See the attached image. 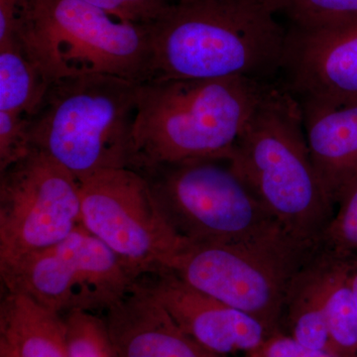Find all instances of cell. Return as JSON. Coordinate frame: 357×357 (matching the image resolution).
I'll use <instances>...</instances> for the list:
<instances>
[{
  "instance_id": "52a82bcc",
  "label": "cell",
  "mask_w": 357,
  "mask_h": 357,
  "mask_svg": "<svg viewBox=\"0 0 357 357\" xmlns=\"http://www.w3.org/2000/svg\"><path fill=\"white\" fill-rule=\"evenodd\" d=\"M317 249L283 230L243 243L190 244L170 271L273 335L294 277Z\"/></svg>"
},
{
  "instance_id": "8992f818",
  "label": "cell",
  "mask_w": 357,
  "mask_h": 357,
  "mask_svg": "<svg viewBox=\"0 0 357 357\" xmlns=\"http://www.w3.org/2000/svg\"><path fill=\"white\" fill-rule=\"evenodd\" d=\"M139 173L171 227L191 244L243 243L285 231L227 160H185Z\"/></svg>"
},
{
  "instance_id": "3957f363",
  "label": "cell",
  "mask_w": 357,
  "mask_h": 357,
  "mask_svg": "<svg viewBox=\"0 0 357 357\" xmlns=\"http://www.w3.org/2000/svg\"><path fill=\"white\" fill-rule=\"evenodd\" d=\"M227 161L282 229L319 246L335 204L312 161L300 102L278 83L256 107Z\"/></svg>"
},
{
  "instance_id": "7402d4cb",
  "label": "cell",
  "mask_w": 357,
  "mask_h": 357,
  "mask_svg": "<svg viewBox=\"0 0 357 357\" xmlns=\"http://www.w3.org/2000/svg\"><path fill=\"white\" fill-rule=\"evenodd\" d=\"M102 9L112 17L133 23L151 25L166 13L176 0H82Z\"/></svg>"
},
{
  "instance_id": "ffe728a7",
  "label": "cell",
  "mask_w": 357,
  "mask_h": 357,
  "mask_svg": "<svg viewBox=\"0 0 357 357\" xmlns=\"http://www.w3.org/2000/svg\"><path fill=\"white\" fill-rule=\"evenodd\" d=\"M275 15L287 18L289 25L325 24L357 15V0H265Z\"/></svg>"
},
{
  "instance_id": "9c48e42d",
  "label": "cell",
  "mask_w": 357,
  "mask_h": 357,
  "mask_svg": "<svg viewBox=\"0 0 357 357\" xmlns=\"http://www.w3.org/2000/svg\"><path fill=\"white\" fill-rule=\"evenodd\" d=\"M77 182L84 227L143 276L170 270L191 244L171 227L137 171L109 169Z\"/></svg>"
},
{
  "instance_id": "277c9868",
  "label": "cell",
  "mask_w": 357,
  "mask_h": 357,
  "mask_svg": "<svg viewBox=\"0 0 357 357\" xmlns=\"http://www.w3.org/2000/svg\"><path fill=\"white\" fill-rule=\"evenodd\" d=\"M140 84L105 75L54 82L38 112L28 117L32 149L77 181L109 169H132Z\"/></svg>"
},
{
  "instance_id": "603a6c76",
  "label": "cell",
  "mask_w": 357,
  "mask_h": 357,
  "mask_svg": "<svg viewBox=\"0 0 357 357\" xmlns=\"http://www.w3.org/2000/svg\"><path fill=\"white\" fill-rule=\"evenodd\" d=\"M28 134V117L0 112V172L32 151Z\"/></svg>"
},
{
  "instance_id": "9a60e30c",
  "label": "cell",
  "mask_w": 357,
  "mask_h": 357,
  "mask_svg": "<svg viewBox=\"0 0 357 357\" xmlns=\"http://www.w3.org/2000/svg\"><path fill=\"white\" fill-rule=\"evenodd\" d=\"M333 263L335 256L317 249L294 277L283 311L290 337L296 342L309 349L332 352L326 303Z\"/></svg>"
},
{
  "instance_id": "30bf717a",
  "label": "cell",
  "mask_w": 357,
  "mask_h": 357,
  "mask_svg": "<svg viewBox=\"0 0 357 357\" xmlns=\"http://www.w3.org/2000/svg\"><path fill=\"white\" fill-rule=\"evenodd\" d=\"M82 223L79 182L43 152L0 172V269L63 241Z\"/></svg>"
},
{
  "instance_id": "2e32d148",
  "label": "cell",
  "mask_w": 357,
  "mask_h": 357,
  "mask_svg": "<svg viewBox=\"0 0 357 357\" xmlns=\"http://www.w3.org/2000/svg\"><path fill=\"white\" fill-rule=\"evenodd\" d=\"M0 347L13 357H69L64 317L16 293L0 304Z\"/></svg>"
},
{
  "instance_id": "d4e9b609",
  "label": "cell",
  "mask_w": 357,
  "mask_h": 357,
  "mask_svg": "<svg viewBox=\"0 0 357 357\" xmlns=\"http://www.w3.org/2000/svg\"><path fill=\"white\" fill-rule=\"evenodd\" d=\"M347 271H349V285H351L352 295L357 309V255L347 258Z\"/></svg>"
},
{
  "instance_id": "4fadbf2b",
  "label": "cell",
  "mask_w": 357,
  "mask_h": 357,
  "mask_svg": "<svg viewBox=\"0 0 357 357\" xmlns=\"http://www.w3.org/2000/svg\"><path fill=\"white\" fill-rule=\"evenodd\" d=\"M102 318L121 357H227L185 333L140 280Z\"/></svg>"
},
{
  "instance_id": "ba28073f",
  "label": "cell",
  "mask_w": 357,
  "mask_h": 357,
  "mask_svg": "<svg viewBox=\"0 0 357 357\" xmlns=\"http://www.w3.org/2000/svg\"><path fill=\"white\" fill-rule=\"evenodd\" d=\"M6 292L21 294L65 317L105 312L142 278L83 225L54 244L0 269Z\"/></svg>"
},
{
  "instance_id": "6da1fadb",
  "label": "cell",
  "mask_w": 357,
  "mask_h": 357,
  "mask_svg": "<svg viewBox=\"0 0 357 357\" xmlns=\"http://www.w3.org/2000/svg\"><path fill=\"white\" fill-rule=\"evenodd\" d=\"M276 16L265 0H176L149 25L153 79L276 83L287 37Z\"/></svg>"
},
{
  "instance_id": "e0dca14e",
  "label": "cell",
  "mask_w": 357,
  "mask_h": 357,
  "mask_svg": "<svg viewBox=\"0 0 357 357\" xmlns=\"http://www.w3.org/2000/svg\"><path fill=\"white\" fill-rule=\"evenodd\" d=\"M50 86L17 40L0 44V112L33 116Z\"/></svg>"
},
{
  "instance_id": "7c38bea8",
  "label": "cell",
  "mask_w": 357,
  "mask_h": 357,
  "mask_svg": "<svg viewBox=\"0 0 357 357\" xmlns=\"http://www.w3.org/2000/svg\"><path fill=\"white\" fill-rule=\"evenodd\" d=\"M140 282L185 333L215 354H252L271 335L258 319L192 288L170 270L145 275Z\"/></svg>"
},
{
  "instance_id": "5bb4252c",
  "label": "cell",
  "mask_w": 357,
  "mask_h": 357,
  "mask_svg": "<svg viewBox=\"0 0 357 357\" xmlns=\"http://www.w3.org/2000/svg\"><path fill=\"white\" fill-rule=\"evenodd\" d=\"M312 161L333 203L357 178V103H300Z\"/></svg>"
},
{
  "instance_id": "8fae6325",
  "label": "cell",
  "mask_w": 357,
  "mask_h": 357,
  "mask_svg": "<svg viewBox=\"0 0 357 357\" xmlns=\"http://www.w3.org/2000/svg\"><path fill=\"white\" fill-rule=\"evenodd\" d=\"M279 76L300 103H357V15L289 25Z\"/></svg>"
},
{
  "instance_id": "44dd1931",
  "label": "cell",
  "mask_w": 357,
  "mask_h": 357,
  "mask_svg": "<svg viewBox=\"0 0 357 357\" xmlns=\"http://www.w3.org/2000/svg\"><path fill=\"white\" fill-rule=\"evenodd\" d=\"M319 246L340 258L357 255V178L347 190Z\"/></svg>"
},
{
  "instance_id": "7a4b0ae2",
  "label": "cell",
  "mask_w": 357,
  "mask_h": 357,
  "mask_svg": "<svg viewBox=\"0 0 357 357\" xmlns=\"http://www.w3.org/2000/svg\"><path fill=\"white\" fill-rule=\"evenodd\" d=\"M275 84L243 77L141 83L132 170L192 159L229 160L244 126Z\"/></svg>"
},
{
  "instance_id": "cb8c5ba5",
  "label": "cell",
  "mask_w": 357,
  "mask_h": 357,
  "mask_svg": "<svg viewBox=\"0 0 357 357\" xmlns=\"http://www.w3.org/2000/svg\"><path fill=\"white\" fill-rule=\"evenodd\" d=\"M251 357H340L328 351H318L304 347L296 342L290 335H277L267 338L264 344L251 354Z\"/></svg>"
},
{
  "instance_id": "d6986e66",
  "label": "cell",
  "mask_w": 357,
  "mask_h": 357,
  "mask_svg": "<svg viewBox=\"0 0 357 357\" xmlns=\"http://www.w3.org/2000/svg\"><path fill=\"white\" fill-rule=\"evenodd\" d=\"M69 357H121L98 314L74 312L64 317Z\"/></svg>"
},
{
  "instance_id": "ac0fdd59",
  "label": "cell",
  "mask_w": 357,
  "mask_h": 357,
  "mask_svg": "<svg viewBox=\"0 0 357 357\" xmlns=\"http://www.w3.org/2000/svg\"><path fill=\"white\" fill-rule=\"evenodd\" d=\"M326 316L333 352L340 357H357V309L345 258L335 256Z\"/></svg>"
},
{
  "instance_id": "484cf974",
  "label": "cell",
  "mask_w": 357,
  "mask_h": 357,
  "mask_svg": "<svg viewBox=\"0 0 357 357\" xmlns=\"http://www.w3.org/2000/svg\"><path fill=\"white\" fill-rule=\"evenodd\" d=\"M0 357H13L8 351L0 347Z\"/></svg>"
},
{
  "instance_id": "5b68a950",
  "label": "cell",
  "mask_w": 357,
  "mask_h": 357,
  "mask_svg": "<svg viewBox=\"0 0 357 357\" xmlns=\"http://www.w3.org/2000/svg\"><path fill=\"white\" fill-rule=\"evenodd\" d=\"M13 39L51 84L88 75L137 83L154 77L150 26L123 22L82 0H21Z\"/></svg>"
}]
</instances>
